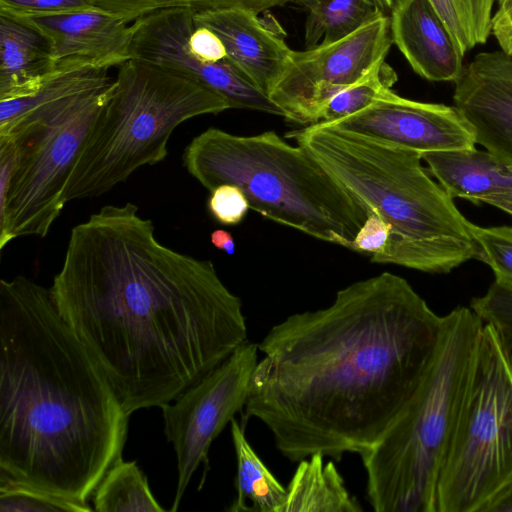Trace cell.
<instances>
[{
  "label": "cell",
  "instance_id": "obj_33",
  "mask_svg": "<svg viewBox=\"0 0 512 512\" xmlns=\"http://www.w3.org/2000/svg\"><path fill=\"white\" fill-rule=\"evenodd\" d=\"M189 52L204 62L225 60L226 50L219 36L208 27L197 25L189 37Z\"/></svg>",
  "mask_w": 512,
  "mask_h": 512
},
{
  "label": "cell",
  "instance_id": "obj_10",
  "mask_svg": "<svg viewBox=\"0 0 512 512\" xmlns=\"http://www.w3.org/2000/svg\"><path fill=\"white\" fill-rule=\"evenodd\" d=\"M258 351V344L247 340L215 369L179 394L173 403L160 407L164 433L177 459L178 481L170 511L178 509L193 474L204 465L198 488L201 489L209 469L212 442L245 407Z\"/></svg>",
  "mask_w": 512,
  "mask_h": 512
},
{
  "label": "cell",
  "instance_id": "obj_15",
  "mask_svg": "<svg viewBox=\"0 0 512 512\" xmlns=\"http://www.w3.org/2000/svg\"><path fill=\"white\" fill-rule=\"evenodd\" d=\"M194 20L219 36L226 50L225 61L269 96L293 51L277 23L265 22L259 14L243 9L196 12Z\"/></svg>",
  "mask_w": 512,
  "mask_h": 512
},
{
  "label": "cell",
  "instance_id": "obj_37",
  "mask_svg": "<svg viewBox=\"0 0 512 512\" xmlns=\"http://www.w3.org/2000/svg\"><path fill=\"white\" fill-rule=\"evenodd\" d=\"M212 245L224 251L228 255H233L235 252V241L232 234L224 229H216L210 235Z\"/></svg>",
  "mask_w": 512,
  "mask_h": 512
},
{
  "label": "cell",
  "instance_id": "obj_30",
  "mask_svg": "<svg viewBox=\"0 0 512 512\" xmlns=\"http://www.w3.org/2000/svg\"><path fill=\"white\" fill-rule=\"evenodd\" d=\"M213 218L222 225H237L250 209L243 191L232 184H221L211 191L207 203Z\"/></svg>",
  "mask_w": 512,
  "mask_h": 512
},
{
  "label": "cell",
  "instance_id": "obj_32",
  "mask_svg": "<svg viewBox=\"0 0 512 512\" xmlns=\"http://www.w3.org/2000/svg\"><path fill=\"white\" fill-rule=\"evenodd\" d=\"M390 229L376 213L368 212L367 219L352 241L350 250L371 255L373 262L381 255L388 244Z\"/></svg>",
  "mask_w": 512,
  "mask_h": 512
},
{
  "label": "cell",
  "instance_id": "obj_17",
  "mask_svg": "<svg viewBox=\"0 0 512 512\" xmlns=\"http://www.w3.org/2000/svg\"><path fill=\"white\" fill-rule=\"evenodd\" d=\"M389 17L393 43L415 73L434 82L458 79L463 56L428 0H399Z\"/></svg>",
  "mask_w": 512,
  "mask_h": 512
},
{
  "label": "cell",
  "instance_id": "obj_7",
  "mask_svg": "<svg viewBox=\"0 0 512 512\" xmlns=\"http://www.w3.org/2000/svg\"><path fill=\"white\" fill-rule=\"evenodd\" d=\"M484 321L457 307L443 316L426 375L396 421L360 454L366 495L376 512H438L440 472Z\"/></svg>",
  "mask_w": 512,
  "mask_h": 512
},
{
  "label": "cell",
  "instance_id": "obj_11",
  "mask_svg": "<svg viewBox=\"0 0 512 512\" xmlns=\"http://www.w3.org/2000/svg\"><path fill=\"white\" fill-rule=\"evenodd\" d=\"M392 44L390 17L384 14L334 43L293 50L269 98L286 119L317 123L328 101L385 60Z\"/></svg>",
  "mask_w": 512,
  "mask_h": 512
},
{
  "label": "cell",
  "instance_id": "obj_22",
  "mask_svg": "<svg viewBox=\"0 0 512 512\" xmlns=\"http://www.w3.org/2000/svg\"><path fill=\"white\" fill-rule=\"evenodd\" d=\"M307 12L305 48L343 39L385 13L375 0H290Z\"/></svg>",
  "mask_w": 512,
  "mask_h": 512
},
{
  "label": "cell",
  "instance_id": "obj_13",
  "mask_svg": "<svg viewBox=\"0 0 512 512\" xmlns=\"http://www.w3.org/2000/svg\"><path fill=\"white\" fill-rule=\"evenodd\" d=\"M320 123L420 154L476 144L472 127L455 106L410 100L392 89L350 116Z\"/></svg>",
  "mask_w": 512,
  "mask_h": 512
},
{
  "label": "cell",
  "instance_id": "obj_19",
  "mask_svg": "<svg viewBox=\"0 0 512 512\" xmlns=\"http://www.w3.org/2000/svg\"><path fill=\"white\" fill-rule=\"evenodd\" d=\"M421 158L452 198L474 202L492 193L512 190V165L476 148L429 151Z\"/></svg>",
  "mask_w": 512,
  "mask_h": 512
},
{
  "label": "cell",
  "instance_id": "obj_21",
  "mask_svg": "<svg viewBox=\"0 0 512 512\" xmlns=\"http://www.w3.org/2000/svg\"><path fill=\"white\" fill-rule=\"evenodd\" d=\"M236 454V497L227 509L230 512H284L287 488L275 478L248 442L244 426L230 421Z\"/></svg>",
  "mask_w": 512,
  "mask_h": 512
},
{
  "label": "cell",
  "instance_id": "obj_28",
  "mask_svg": "<svg viewBox=\"0 0 512 512\" xmlns=\"http://www.w3.org/2000/svg\"><path fill=\"white\" fill-rule=\"evenodd\" d=\"M88 503L55 497L0 480V512H91Z\"/></svg>",
  "mask_w": 512,
  "mask_h": 512
},
{
  "label": "cell",
  "instance_id": "obj_18",
  "mask_svg": "<svg viewBox=\"0 0 512 512\" xmlns=\"http://www.w3.org/2000/svg\"><path fill=\"white\" fill-rule=\"evenodd\" d=\"M55 71L48 38L22 19L0 14V100L36 93Z\"/></svg>",
  "mask_w": 512,
  "mask_h": 512
},
{
  "label": "cell",
  "instance_id": "obj_29",
  "mask_svg": "<svg viewBox=\"0 0 512 512\" xmlns=\"http://www.w3.org/2000/svg\"><path fill=\"white\" fill-rule=\"evenodd\" d=\"M471 309L484 321L493 324L512 348V292L495 282L481 297L471 301Z\"/></svg>",
  "mask_w": 512,
  "mask_h": 512
},
{
  "label": "cell",
  "instance_id": "obj_16",
  "mask_svg": "<svg viewBox=\"0 0 512 512\" xmlns=\"http://www.w3.org/2000/svg\"><path fill=\"white\" fill-rule=\"evenodd\" d=\"M50 41L56 67L64 63L103 68L131 59V25L97 6L76 12L21 17Z\"/></svg>",
  "mask_w": 512,
  "mask_h": 512
},
{
  "label": "cell",
  "instance_id": "obj_38",
  "mask_svg": "<svg viewBox=\"0 0 512 512\" xmlns=\"http://www.w3.org/2000/svg\"><path fill=\"white\" fill-rule=\"evenodd\" d=\"M380 7V9L386 14L389 15L394 7L397 5L399 0H375Z\"/></svg>",
  "mask_w": 512,
  "mask_h": 512
},
{
  "label": "cell",
  "instance_id": "obj_34",
  "mask_svg": "<svg viewBox=\"0 0 512 512\" xmlns=\"http://www.w3.org/2000/svg\"><path fill=\"white\" fill-rule=\"evenodd\" d=\"M492 34L501 50L512 56V0L499 4L492 20Z\"/></svg>",
  "mask_w": 512,
  "mask_h": 512
},
{
  "label": "cell",
  "instance_id": "obj_31",
  "mask_svg": "<svg viewBox=\"0 0 512 512\" xmlns=\"http://www.w3.org/2000/svg\"><path fill=\"white\" fill-rule=\"evenodd\" d=\"M93 7L94 0H0V14L15 18L69 13Z\"/></svg>",
  "mask_w": 512,
  "mask_h": 512
},
{
  "label": "cell",
  "instance_id": "obj_27",
  "mask_svg": "<svg viewBox=\"0 0 512 512\" xmlns=\"http://www.w3.org/2000/svg\"><path fill=\"white\" fill-rule=\"evenodd\" d=\"M470 230L477 260L492 269L496 284L512 292V226L481 227L471 222Z\"/></svg>",
  "mask_w": 512,
  "mask_h": 512
},
{
  "label": "cell",
  "instance_id": "obj_35",
  "mask_svg": "<svg viewBox=\"0 0 512 512\" xmlns=\"http://www.w3.org/2000/svg\"><path fill=\"white\" fill-rule=\"evenodd\" d=\"M482 512H512V481L487 502Z\"/></svg>",
  "mask_w": 512,
  "mask_h": 512
},
{
  "label": "cell",
  "instance_id": "obj_2",
  "mask_svg": "<svg viewBox=\"0 0 512 512\" xmlns=\"http://www.w3.org/2000/svg\"><path fill=\"white\" fill-rule=\"evenodd\" d=\"M443 317L390 272L340 289L327 307L295 313L258 343L245 417L261 421L291 462L362 454L421 385Z\"/></svg>",
  "mask_w": 512,
  "mask_h": 512
},
{
  "label": "cell",
  "instance_id": "obj_1",
  "mask_svg": "<svg viewBox=\"0 0 512 512\" xmlns=\"http://www.w3.org/2000/svg\"><path fill=\"white\" fill-rule=\"evenodd\" d=\"M50 292L125 412L161 407L247 341L214 264L162 244L126 202L72 228Z\"/></svg>",
  "mask_w": 512,
  "mask_h": 512
},
{
  "label": "cell",
  "instance_id": "obj_8",
  "mask_svg": "<svg viewBox=\"0 0 512 512\" xmlns=\"http://www.w3.org/2000/svg\"><path fill=\"white\" fill-rule=\"evenodd\" d=\"M227 109V100L202 84L129 59L119 66L111 95L71 171L66 202L98 197L139 168L163 161L180 124Z\"/></svg>",
  "mask_w": 512,
  "mask_h": 512
},
{
  "label": "cell",
  "instance_id": "obj_20",
  "mask_svg": "<svg viewBox=\"0 0 512 512\" xmlns=\"http://www.w3.org/2000/svg\"><path fill=\"white\" fill-rule=\"evenodd\" d=\"M315 453L298 462L288 483L284 512H361L333 461Z\"/></svg>",
  "mask_w": 512,
  "mask_h": 512
},
{
  "label": "cell",
  "instance_id": "obj_5",
  "mask_svg": "<svg viewBox=\"0 0 512 512\" xmlns=\"http://www.w3.org/2000/svg\"><path fill=\"white\" fill-rule=\"evenodd\" d=\"M114 85L108 69L58 66L29 96L0 100V140L15 163L0 196V249L14 239L45 237L63 211L65 188Z\"/></svg>",
  "mask_w": 512,
  "mask_h": 512
},
{
  "label": "cell",
  "instance_id": "obj_6",
  "mask_svg": "<svg viewBox=\"0 0 512 512\" xmlns=\"http://www.w3.org/2000/svg\"><path fill=\"white\" fill-rule=\"evenodd\" d=\"M182 159L210 192L235 185L263 217L349 250L368 216L304 148L273 131L240 136L211 127L191 140Z\"/></svg>",
  "mask_w": 512,
  "mask_h": 512
},
{
  "label": "cell",
  "instance_id": "obj_4",
  "mask_svg": "<svg viewBox=\"0 0 512 512\" xmlns=\"http://www.w3.org/2000/svg\"><path fill=\"white\" fill-rule=\"evenodd\" d=\"M286 138L387 223L390 238L374 263L444 274L477 259L471 222L425 171L419 152L320 122L290 131Z\"/></svg>",
  "mask_w": 512,
  "mask_h": 512
},
{
  "label": "cell",
  "instance_id": "obj_26",
  "mask_svg": "<svg viewBox=\"0 0 512 512\" xmlns=\"http://www.w3.org/2000/svg\"><path fill=\"white\" fill-rule=\"evenodd\" d=\"M395 70L381 61L370 73L343 89L322 109L318 122H333L371 105L397 82Z\"/></svg>",
  "mask_w": 512,
  "mask_h": 512
},
{
  "label": "cell",
  "instance_id": "obj_36",
  "mask_svg": "<svg viewBox=\"0 0 512 512\" xmlns=\"http://www.w3.org/2000/svg\"><path fill=\"white\" fill-rule=\"evenodd\" d=\"M474 203H484L496 207L512 217V190L481 196Z\"/></svg>",
  "mask_w": 512,
  "mask_h": 512
},
{
  "label": "cell",
  "instance_id": "obj_14",
  "mask_svg": "<svg viewBox=\"0 0 512 512\" xmlns=\"http://www.w3.org/2000/svg\"><path fill=\"white\" fill-rule=\"evenodd\" d=\"M453 99L476 144L512 165V56L478 53L455 81Z\"/></svg>",
  "mask_w": 512,
  "mask_h": 512
},
{
  "label": "cell",
  "instance_id": "obj_39",
  "mask_svg": "<svg viewBox=\"0 0 512 512\" xmlns=\"http://www.w3.org/2000/svg\"><path fill=\"white\" fill-rule=\"evenodd\" d=\"M498 1V4H501L502 2H504L505 0H497Z\"/></svg>",
  "mask_w": 512,
  "mask_h": 512
},
{
  "label": "cell",
  "instance_id": "obj_24",
  "mask_svg": "<svg viewBox=\"0 0 512 512\" xmlns=\"http://www.w3.org/2000/svg\"><path fill=\"white\" fill-rule=\"evenodd\" d=\"M464 55L484 44L492 33V9L496 0H428Z\"/></svg>",
  "mask_w": 512,
  "mask_h": 512
},
{
  "label": "cell",
  "instance_id": "obj_9",
  "mask_svg": "<svg viewBox=\"0 0 512 512\" xmlns=\"http://www.w3.org/2000/svg\"><path fill=\"white\" fill-rule=\"evenodd\" d=\"M512 481V348L484 323L440 472L438 512H482Z\"/></svg>",
  "mask_w": 512,
  "mask_h": 512
},
{
  "label": "cell",
  "instance_id": "obj_3",
  "mask_svg": "<svg viewBox=\"0 0 512 512\" xmlns=\"http://www.w3.org/2000/svg\"><path fill=\"white\" fill-rule=\"evenodd\" d=\"M129 415L50 292L0 281V480L88 503L120 458Z\"/></svg>",
  "mask_w": 512,
  "mask_h": 512
},
{
  "label": "cell",
  "instance_id": "obj_12",
  "mask_svg": "<svg viewBox=\"0 0 512 512\" xmlns=\"http://www.w3.org/2000/svg\"><path fill=\"white\" fill-rule=\"evenodd\" d=\"M195 11L171 8L155 11L131 24V59L180 73L224 97L230 109H249L277 116L282 110L225 60L204 62L188 49Z\"/></svg>",
  "mask_w": 512,
  "mask_h": 512
},
{
  "label": "cell",
  "instance_id": "obj_23",
  "mask_svg": "<svg viewBox=\"0 0 512 512\" xmlns=\"http://www.w3.org/2000/svg\"><path fill=\"white\" fill-rule=\"evenodd\" d=\"M97 512H165L135 461L118 459L93 493Z\"/></svg>",
  "mask_w": 512,
  "mask_h": 512
},
{
  "label": "cell",
  "instance_id": "obj_25",
  "mask_svg": "<svg viewBox=\"0 0 512 512\" xmlns=\"http://www.w3.org/2000/svg\"><path fill=\"white\" fill-rule=\"evenodd\" d=\"M95 6L107 10L127 23L155 11L171 8H190L195 12L243 9L261 14L272 8L281 7L290 0H94Z\"/></svg>",
  "mask_w": 512,
  "mask_h": 512
}]
</instances>
